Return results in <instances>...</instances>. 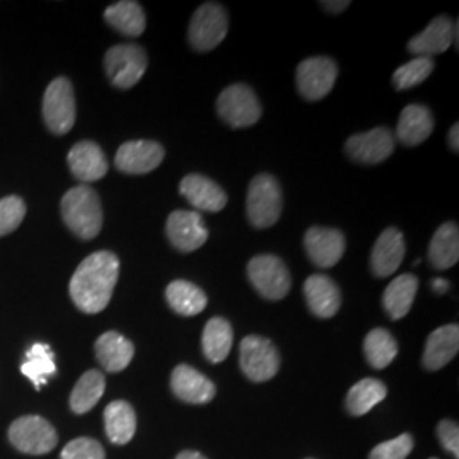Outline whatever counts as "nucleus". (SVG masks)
<instances>
[{"mask_svg":"<svg viewBox=\"0 0 459 459\" xmlns=\"http://www.w3.org/2000/svg\"><path fill=\"white\" fill-rule=\"evenodd\" d=\"M170 386L179 400L195 405L210 403L216 394L213 381L187 364H179L172 371Z\"/></svg>","mask_w":459,"mask_h":459,"instance_id":"17","label":"nucleus"},{"mask_svg":"<svg viewBox=\"0 0 459 459\" xmlns=\"http://www.w3.org/2000/svg\"><path fill=\"white\" fill-rule=\"evenodd\" d=\"M339 75V66L328 56H312L296 68L298 91L307 100H320L330 94Z\"/></svg>","mask_w":459,"mask_h":459,"instance_id":"11","label":"nucleus"},{"mask_svg":"<svg viewBox=\"0 0 459 459\" xmlns=\"http://www.w3.org/2000/svg\"><path fill=\"white\" fill-rule=\"evenodd\" d=\"M119 278V259L109 250H99L85 257L70 279V298L83 313L102 312L115 291Z\"/></svg>","mask_w":459,"mask_h":459,"instance_id":"1","label":"nucleus"},{"mask_svg":"<svg viewBox=\"0 0 459 459\" xmlns=\"http://www.w3.org/2000/svg\"><path fill=\"white\" fill-rule=\"evenodd\" d=\"M96 358L108 373H121L134 356V345L117 332H106L96 341Z\"/></svg>","mask_w":459,"mask_h":459,"instance_id":"24","label":"nucleus"},{"mask_svg":"<svg viewBox=\"0 0 459 459\" xmlns=\"http://www.w3.org/2000/svg\"><path fill=\"white\" fill-rule=\"evenodd\" d=\"M429 263L434 269L446 271L459 261V229L455 221L443 223L430 238Z\"/></svg>","mask_w":459,"mask_h":459,"instance_id":"25","label":"nucleus"},{"mask_svg":"<svg viewBox=\"0 0 459 459\" xmlns=\"http://www.w3.org/2000/svg\"><path fill=\"white\" fill-rule=\"evenodd\" d=\"M75 94L65 77L49 83L43 98V119L53 134H65L75 125Z\"/></svg>","mask_w":459,"mask_h":459,"instance_id":"8","label":"nucleus"},{"mask_svg":"<svg viewBox=\"0 0 459 459\" xmlns=\"http://www.w3.org/2000/svg\"><path fill=\"white\" fill-rule=\"evenodd\" d=\"M66 160L74 178L85 184L102 179L109 170V164L102 148L87 140L75 143L68 152Z\"/></svg>","mask_w":459,"mask_h":459,"instance_id":"19","label":"nucleus"},{"mask_svg":"<svg viewBox=\"0 0 459 459\" xmlns=\"http://www.w3.org/2000/svg\"><path fill=\"white\" fill-rule=\"evenodd\" d=\"M282 212V191L271 174L255 176L247 193V218L255 229L276 225Z\"/></svg>","mask_w":459,"mask_h":459,"instance_id":"3","label":"nucleus"},{"mask_svg":"<svg viewBox=\"0 0 459 459\" xmlns=\"http://www.w3.org/2000/svg\"><path fill=\"white\" fill-rule=\"evenodd\" d=\"M437 437L444 446L446 451L459 458V427L456 422L446 419L437 426Z\"/></svg>","mask_w":459,"mask_h":459,"instance_id":"39","label":"nucleus"},{"mask_svg":"<svg viewBox=\"0 0 459 459\" xmlns=\"http://www.w3.org/2000/svg\"><path fill=\"white\" fill-rule=\"evenodd\" d=\"M281 358L269 339L248 335L240 342V368L250 381L264 383L278 375Z\"/></svg>","mask_w":459,"mask_h":459,"instance_id":"9","label":"nucleus"},{"mask_svg":"<svg viewBox=\"0 0 459 459\" xmlns=\"http://www.w3.org/2000/svg\"><path fill=\"white\" fill-rule=\"evenodd\" d=\"M320 5L325 7L330 13H335V14H337V13H344L345 9L351 5V2H349V0H345V2L344 0H339V2H333V0H332V2H320Z\"/></svg>","mask_w":459,"mask_h":459,"instance_id":"40","label":"nucleus"},{"mask_svg":"<svg viewBox=\"0 0 459 459\" xmlns=\"http://www.w3.org/2000/svg\"><path fill=\"white\" fill-rule=\"evenodd\" d=\"M247 274L255 291L265 299L278 301L291 290L290 269L278 255H255L247 265Z\"/></svg>","mask_w":459,"mask_h":459,"instance_id":"5","label":"nucleus"},{"mask_svg":"<svg viewBox=\"0 0 459 459\" xmlns=\"http://www.w3.org/2000/svg\"><path fill=\"white\" fill-rule=\"evenodd\" d=\"M26 216V203L19 196L0 199V237L19 229Z\"/></svg>","mask_w":459,"mask_h":459,"instance_id":"36","label":"nucleus"},{"mask_svg":"<svg viewBox=\"0 0 459 459\" xmlns=\"http://www.w3.org/2000/svg\"><path fill=\"white\" fill-rule=\"evenodd\" d=\"M430 459H436V458H430Z\"/></svg>","mask_w":459,"mask_h":459,"instance_id":"45","label":"nucleus"},{"mask_svg":"<svg viewBox=\"0 0 459 459\" xmlns=\"http://www.w3.org/2000/svg\"><path fill=\"white\" fill-rule=\"evenodd\" d=\"M407 247L400 230H385L371 252V271L377 278H390L403 263Z\"/></svg>","mask_w":459,"mask_h":459,"instance_id":"18","label":"nucleus"},{"mask_svg":"<svg viewBox=\"0 0 459 459\" xmlns=\"http://www.w3.org/2000/svg\"><path fill=\"white\" fill-rule=\"evenodd\" d=\"M305 248L313 265L330 269L344 257L345 237L341 230L312 227L305 233Z\"/></svg>","mask_w":459,"mask_h":459,"instance_id":"15","label":"nucleus"},{"mask_svg":"<svg viewBox=\"0 0 459 459\" xmlns=\"http://www.w3.org/2000/svg\"><path fill=\"white\" fill-rule=\"evenodd\" d=\"M394 150V134L386 126L359 133L345 142V153L359 164H381L390 159Z\"/></svg>","mask_w":459,"mask_h":459,"instance_id":"13","label":"nucleus"},{"mask_svg":"<svg viewBox=\"0 0 459 459\" xmlns=\"http://www.w3.org/2000/svg\"><path fill=\"white\" fill-rule=\"evenodd\" d=\"M413 449L411 434H402L394 439L377 444L369 453V459H407Z\"/></svg>","mask_w":459,"mask_h":459,"instance_id":"37","label":"nucleus"},{"mask_svg":"<svg viewBox=\"0 0 459 459\" xmlns=\"http://www.w3.org/2000/svg\"><path fill=\"white\" fill-rule=\"evenodd\" d=\"M165 150L150 140H133L123 143L116 153V169L123 174L142 176L155 170L164 160Z\"/></svg>","mask_w":459,"mask_h":459,"instance_id":"14","label":"nucleus"},{"mask_svg":"<svg viewBox=\"0 0 459 459\" xmlns=\"http://www.w3.org/2000/svg\"><path fill=\"white\" fill-rule=\"evenodd\" d=\"M148 66L147 51L138 45H116L104 56L109 82L117 89H132L142 81Z\"/></svg>","mask_w":459,"mask_h":459,"instance_id":"6","label":"nucleus"},{"mask_svg":"<svg viewBox=\"0 0 459 459\" xmlns=\"http://www.w3.org/2000/svg\"><path fill=\"white\" fill-rule=\"evenodd\" d=\"M364 354L368 364L375 369H385L398 354V342L385 328H373L364 339Z\"/></svg>","mask_w":459,"mask_h":459,"instance_id":"34","label":"nucleus"},{"mask_svg":"<svg viewBox=\"0 0 459 459\" xmlns=\"http://www.w3.org/2000/svg\"><path fill=\"white\" fill-rule=\"evenodd\" d=\"M386 394L388 390L383 381L375 377H364L349 390L345 398V409L351 415L361 417L375 409L377 403H381Z\"/></svg>","mask_w":459,"mask_h":459,"instance_id":"31","label":"nucleus"},{"mask_svg":"<svg viewBox=\"0 0 459 459\" xmlns=\"http://www.w3.org/2000/svg\"><path fill=\"white\" fill-rule=\"evenodd\" d=\"M432 290H434V293H437V295H444V293H447V290H449V282H447L446 279H434V281H432Z\"/></svg>","mask_w":459,"mask_h":459,"instance_id":"42","label":"nucleus"},{"mask_svg":"<svg viewBox=\"0 0 459 459\" xmlns=\"http://www.w3.org/2000/svg\"><path fill=\"white\" fill-rule=\"evenodd\" d=\"M434 70L432 58H419L415 56L411 62L396 68L394 74V85L396 91H407L429 79Z\"/></svg>","mask_w":459,"mask_h":459,"instance_id":"35","label":"nucleus"},{"mask_svg":"<svg viewBox=\"0 0 459 459\" xmlns=\"http://www.w3.org/2000/svg\"><path fill=\"white\" fill-rule=\"evenodd\" d=\"M459 351V327L456 324L436 328L426 342L422 364L429 371H439L456 358Z\"/></svg>","mask_w":459,"mask_h":459,"instance_id":"22","label":"nucleus"},{"mask_svg":"<svg viewBox=\"0 0 459 459\" xmlns=\"http://www.w3.org/2000/svg\"><path fill=\"white\" fill-rule=\"evenodd\" d=\"M165 233L172 247L184 254L204 246L210 235L201 213L187 210H176L169 214Z\"/></svg>","mask_w":459,"mask_h":459,"instance_id":"12","label":"nucleus"},{"mask_svg":"<svg viewBox=\"0 0 459 459\" xmlns=\"http://www.w3.org/2000/svg\"><path fill=\"white\" fill-rule=\"evenodd\" d=\"M458 22H453V41H455V47H459V36H458Z\"/></svg>","mask_w":459,"mask_h":459,"instance_id":"44","label":"nucleus"},{"mask_svg":"<svg viewBox=\"0 0 459 459\" xmlns=\"http://www.w3.org/2000/svg\"><path fill=\"white\" fill-rule=\"evenodd\" d=\"M453 45V21L447 16H437L422 33L413 36L407 49L413 56L432 58L451 48Z\"/></svg>","mask_w":459,"mask_h":459,"instance_id":"21","label":"nucleus"},{"mask_svg":"<svg viewBox=\"0 0 459 459\" xmlns=\"http://www.w3.org/2000/svg\"><path fill=\"white\" fill-rule=\"evenodd\" d=\"M165 299L169 307L182 316L199 315L208 305L206 293L189 281L176 279L165 290Z\"/></svg>","mask_w":459,"mask_h":459,"instance_id":"27","label":"nucleus"},{"mask_svg":"<svg viewBox=\"0 0 459 459\" xmlns=\"http://www.w3.org/2000/svg\"><path fill=\"white\" fill-rule=\"evenodd\" d=\"M104 426L111 443L128 444L136 432V413L128 402L116 400L104 411Z\"/></svg>","mask_w":459,"mask_h":459,"instance_id":"30","label":"nucleus"},{"mask_svg":"<svg viewBox=\"0 0 459 459\" xmlns=\"http://www.w3.org/2000/svg\"><path fill=\"white\" fill-rule=\"evenodd\" d=\"M303 293L307 298L308 308L318 318H332L335 313L341 310L342 295L339 286L333 282V279L325 274H312L305 281Z\"/></svg>","mask_w":459,"mask_h":459,"instance_id":"20","label":"nucleus"},{"mask_svg":"<svg viewBox=\"0 0 459 459\" xmlns=\"http://www.w3.org/2000/svg\"><path fill=\"white\" fill-rule=\"evenodd\" d=\"M419 290V279L413 274H402L394 279L383 293V308L392 320H400L411 312Z\"/></svg>","mask_w":459,"mask_h":459,"instance_id":"28","label":"nucleus"},{"mask_svg":"<svg viewBox=\"0 0 459 459\" xmlns=\"http://www.w3.org/2000/svg\"><path fill=\"white\" fill-rule=\"evenodd\" d=\"M104 390H106V377L100 371L91 369L83 373L70 394V409L77 415L92 411L98 405L100 396L104 394Z\"/></svg>","mask_w":459,"mask_h":459,"instance_id":"32","label":"nucleus"},{"mask_svg":"<svg viewBox=\"0 0 459 459\" xmlns=\"http://www.w3.org/2000/svg\"><path fill=\"white\" fill-rule=\"evenodd\" d=\"M449 147L453 152H458L459 150V125L458 123H455L453 125V128L449 130Z\"/></svg>","mask_w":459,"mask_h":459,"instance_id":"41","label":"nucleus"},{"mask_svg":"<svg viewBox=\"0 0 459 459\" xmlns=\"http://www.w3.org/2000/svg\"><path fill=\"white\" fill-rule=\"evenodd\" d=\"M216 111L235 130L255 125L263 116V106L252 87L246 83L229 85L218 99Z\"/></svg>","mask_w":459,"mask_h":459,"instance_id":"4","label":"nucleus"},{"mask_svg":"<svg viewBox=\"0 0 459 459\" xmlns=\"http://www.w3.org/2000/svg\"><path fill=\"white\" fill-rule=\"evenodd\" d=\"M229 14L221 4L206 2L197 7L189 24V43L196 51H212L227 38Z\"/></svg>","mask_w":459,"mask_h":459,"instance_id":"7","label":"nucleus"},{"mask_svg":"<svg viewBox=\"0 0 459 459\" xmlns=\"http://www.w3.org/2000/svg\"><path fill=\"white\" fill-rule=\"evenodd\" d=\"M176 459H208L204 458L201 453H197V451H182L178 455V458Z\"/></svg>","mask_w":459,"mask_h":459,"instance_id":"43","label":"nucleus"},{"mask_svg":"<svg viewBox=\"0 0 459 459\" xmlns=\"http://www.w3.org/2000/svg\"><path fill=\"white\" fill-rule=\"evenodd\" d=\"M179 193L187 199V203L195 210H197V213L199 212L218 213L229 203V196L221 189V186H218L216 182L201 174L186 176L179 184Z\"/></svg>","mask_w":459,"mask_h":459,"instance_id":"16","label":"nucleus"},{"mask_svg":"<svg viewBox=\"0 0 459 459\" xmlns=\"http://www.w3.org/2000/svg\"><path fill=\"white\" fill-rule=\"evenodd\" d=\"M21 373L33 383L36 390L45 386L49 377L56 373L55 354L49 345L34 344L26 352V359L21 364Z\"/></svg>","mask_w":459,"mask_h":459,"instance_id":"33","label":"nucleus"},{"mask_svg":"<svg viewBox=\"0 0 459 459\" xmlns=\"http://www.w3.org/2000/svg\"><path fill=\"white\" fill-rule=\"evenodd\" d=\"M432 130H434V116L430 113V109L422 104H411L398 117L394 136L405 147H417L426 142Z\"/></svg>","mask_w":459,"mask_h":459,"instance_id":"23","label":"nucleus"},{"mask_svg":"<svg viewBox=\"0 0 459 459\" xmlns=\"http://www.w3.org/2000/svg\"><path fill=\"white\" fill-rule=\"evenodd\" d=\"M308 459H310V458H308Z\"/></svg>","mask_w":459,"mask_h":459,"instance_id":"46","label":"nucleus"},{"mask_svg":"<svg viewBox=\"0 0 459 459\" xmlns=\"http://www.w3.org/2000/svg\"><path fill=\"white\" fill-rule=\"evenodd\" d=\"M106 22L117 33L130 38H138L145 31L147 17L138 2L121 0L109 5L104 13Z\"/></svg>","mask_w":459,"mask_h":459,"instance_id":"26","label":"nucleus"},{"mask_svg":"<svg viewBox=\"0 0 459 459\" xmlns=\"http://www.w3.org/2000/svg\"><path fill=\"white\" fill-rule=\"evenodd\" d=\"M9 439L17 451L34 456L47 455L58 443L56 430L48 420L38 415H28L14 420L9 427Z\"/></svg>","mask_w":459,"mask_h":459,"instance_id":"10","label":"nucleus"},{"mask_svg":"<svg viewBox=\"0 0 459 459\" xmlns=\"http://www.w3.org/2000/svg\"><path fill=\"white\" fill-rule=\"evenodd\" d=\"M201 344L208 361L213 364L225 361L233 345V328L229 320L221 316H213L212 320H208L203 330Z\"/></svg>","mask_w":459,"mask_h":459,"instance_id":"29","label":"nucleus"},{"mask_svg":"<svg viewBox=\"0 0 459 459\" xmlns=\"http://www.w3.org/2000/svg\"><path fill=\"white\" fill-rule=\"evenodd\" d=\"M62 216L68 230L82 240H92L102 229V206L98 193L81 184L62 197Z\"/></svg>","mask_w":459,"mask_h":459,"instance_id":"2","label":"nucleus"},{"mask_svg":"<svg viewBox=\"0 0 459 459\" xmlns=\"http://www.w3.org/2000/svg\"><path fill=\"white\" fill-rule=\"evenodd\" d=\"M62 459H106L102 446L91 437H79L66 444Z\"/></svg>","mask_w":459,"mask_h":459,"instance_id":"38","label":"nucleus"}]
</instances>
